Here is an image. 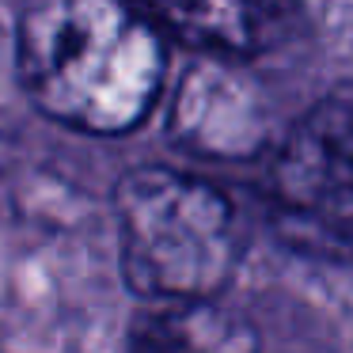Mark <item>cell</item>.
Listing matches in <instances>:
<instances>
[{
	"label": "cell",
	"mask_w": 353,
	"mask_h": 353,
	"mask_svg": "<svg viewBox=\"0 0 353 353\" xmlns=\"http://www.w3.org/2000/svg\"><path fill=\"white\" fill-rule=\"evenodd\" d=\"M266 194L289 243L353 259V88L300 114L270 160Z\"/></svg>",
	"instance_id": "3957f363"
},
{
	"label": "cell",
	"mask_w": 353,
	"mask_h": 353,
	"mask_svg": "<svg viewBox=\"0 0 353 353\" xmlns=\"http://www.w3.org/2000/svg\"><path fill=\"white\" fill-rule=\"evenodd\" d=\"M118 262L137 296L152 304H213L239 262L228 194L186 171L148 163L114 186Z\"/></svg>",
	"instance_id": "7a4b0ae2"
},
{
	"label": "cell",
	"mask_w": 353,
	"mask_h": 353,
	"mask_svg": "<svg viewBox=\"0 0 353 353\" xmlns=\"http://www.w3.org/2000/svg\"><path fill=\"white\" fill-rule=\"evenodd\" d=\"M148 16L163 27V34L171 31L190 46H201L221 61H228V57H247L266 50L277 39L274 19L285 12L247 8V4H205V8H156Z\"/></svg>",
	"instance_id": "8992f818"
},
{
	"label": "cell",
	"mask_w": 353,
	"mask_h": 353,
	"mask_svg": "<svg viewBox=\"0 0 353 353\" xmlns=\"http://www.w3.org/2000/svg\"><path fill=\"white\" fill-rule=\"evenodd\" d=\"M125 353H259V334L216 304H148L133 315Z\"/></svg>",
	"instance_id": "5b68a950"
},
{
	"label": "cell",
	"mask_w": 353,
	"mask_h": 353,
	"mask_svg": "<svg viewBox=\"0 0 353 353\" xmlns=\"http://www.w3.org/2000/svg\"><path fill=\"white\" fill-rule=\"evenodd\" d=\"M262 95L232 61L209 57L183 77L171 107V137L201 156H254L266 130Z\"/></svg>",
	"instance_id": "277c9868"
},
{
	"label": "cell",
	"mask_w": 353,
	"mask_h": 353,
	"mask_svg": "<svg viewBox=\"0 0 353 353\" xmlns=\"http://www.w3.org/2000/svg\"><path fill=\"white\" fill-rule=\"evenodd\" d=\"M16 69L31 103L57 125L95 137L137 130L168 72L163 27L103 0H57L19 16Z\"/></svg>",
	"instance_id": "6da1fadb"
}]
</instances>
